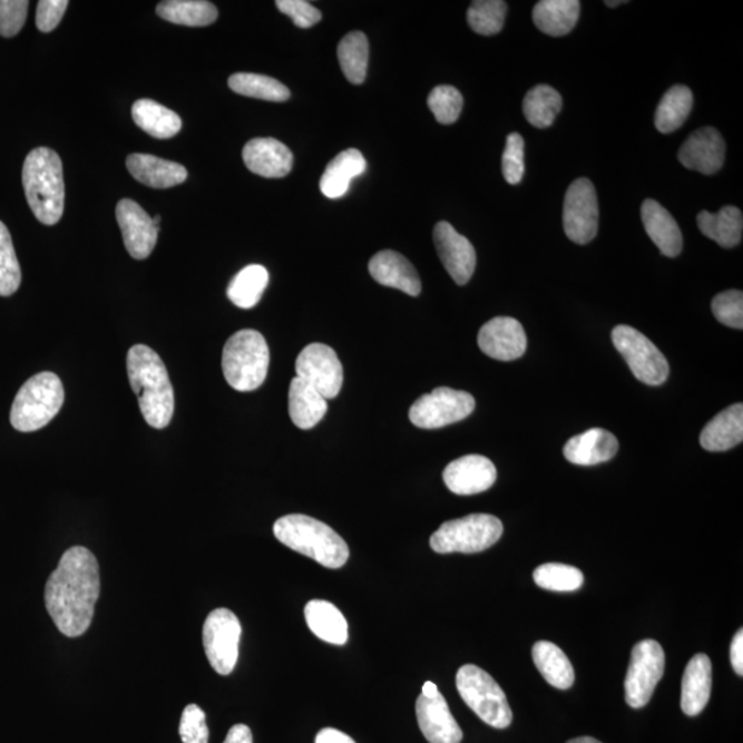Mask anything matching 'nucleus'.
<instances>
[{
	"label": "nucleus",
	"instance_id": "f257e3e1",
	"mask_svg": "<svg viewBox=\"0 0 743 743\" xmlns=\"http://www.w3.org/2000/svg\"><path fill=\"white\" fill-rule=\"evenodd\" d=\"M99 594L97 558L85 547L69 548L46 583L47 613L62 635L79 637L90 628Z\"/></svg>",
	"mask_w": 743,
	"mask_h": 743
},
{
	"label": "nucleus",
	"instance_id": "f03ea898",
	"mask_svg": "<svg viewBox=\"0 0 743 743\" xmlns=\"http://www.w3.org/2000/svg\"><path fill=\"white\" fill-rule=\"evenodd\" d=\"M127 372L146 423L157 430L166 429L172 423L175 400L160 355L145 344H136L127 354Z\"/></svg>",
	"mask_w": 743,
	"mask_h": 743
},
{
	"label": "nucleus",
	"instance_id": "7ed1b4c3",
	"mask_svg": "<svg viewBox=\"0 0 743 743\" xmlns=\"http://www.w3.org/2000/svg\"><path fill=\"white\" fill-rule=\"evenodd\" d=\"M22 185L37 219L47 226L58 224L66 203L60 156L49 148L33 149L23 163Z\"/></svg>",
	"mask_w": 743,
	"mask_h": 743
},
{
	"label": "nucleus",
	"instance_id": "20e7f679",
	"mask_svg": "<svg viewBox=\"0 0 743 743\" xmlns=\"http://www.w3.org/2000/svg\"><path fill=\"white\" fill-rule=\"evenodd\" d=\"M273 531L285 547L327 569H341L350 557L348 542L330 526L307 515H285L274 524Z\"/></svg>",
	"mask_w": 743,
	"mask_h": 743
},
{
	"label": "nucleus",
	"instance_id": "39448f33",
	"mask_svg": "<svg viewBox=\"0 0 743 743\" xmlns=\"http://www.w3.org/2000/svg\"><path fill=\"white\" fill-rule=\"evenodd\" d=\"M271 364L266 339L254 330L234 333L222 354V370L226 382L239 393H250L265 382Z\"/></svg>",
	"mask_w": 743,
	"mask_h": 743
},
{
	"label": "nucleus",
	"instance_id": "423d86ee",
	"mask_svg": "<svg viewBox=\"0 0 743 743\" xmlns=\"http://www.w3.org/2000/svg\"><path fill=\"white\" fill-rule=\"evenodd\" d=\"M63 385L52 372L35 374L17 393L11 407L10 421L17 431L43 429L61 411Z\"/></svg>",
	"mask_w": 743,
	"mask_h": 743
},
{
	"label": "nucleus",
	"instance_id": "0eeeda50",
	"mask_svg": "<svg viewBox=\"0 0 743 743\" xmlns=\"http://www.w3.org/2000/svg\"><path fill=\"white\" fill-rule=\"evenodd\" d=\"M456 687L467 706L495 729H507L512 723V711L506 693L488 672L476 665H465L456 675Z\"/></svg>",
	"mask_w": 743,
	"mask_h": 743
},
{
	"label": "nucleus",
	"instance_id": "6e6552de",
	"mask_svg": "<svg viewBox=\"0 0 743 743\" xmlns=\"http://www.w3.org/2000/svg\"><path fill=\"white\" fill-rule=\"evenodd\" d=\"M501 520L489 514H471L449 520L430 538L438 554H477L493 547L502 536Z\"/></svg>",
	"mask_w": 743,
	"mask_h": 743
},
{
	"label": "nucleus",
	"instance_id": "1a4fd4ad",
	"mask_svg": "<svg viewBox=\"0 0 743 743\" xmlns=\"http://www.w3.org/2000/svg\"><path fill=\"white\" fill-rule=\"evenodd\" d=\"M612 339L639 382L648 385L666 382L669 377L668 361L651 339L628 325L614 327Z\"/></svg>",
	"mask_w": 743,
	"mask_h": 743
},
{
	"label": "nucleus",
	"instance_id": "9d476101",
	"mask_svg": "<svg viewBox=\"0 0 743 743\" xmlns=\"http://www.w3.org/2000/svg\"><path fill=\"white\" fill-rule=\"evenodd\" d=\"M242 630L239 619L229 608L209 613L203 627V645L216 674L227 676L236 668Z\"/></svg>",
	"mask_w": 743,
	"mask_h": 743
},
{
	"label": "nucleus",
	"instance_id": "9b49d317",
	"mask_svg": "<svg viewBox=\"0 0 743 743\" xmlns=\"http://www.w3.org/2000/svg\"><path fill=\"white\" fill-rule=\"evenodd\" d=\"M664 669L665 654L659 643L652 639L637 643L625 677V701L630 707L641 710L651 702Z\"/></svg>",
	"mask_w": 743,
	"mask_h": 743
},
{
	"label": "nucleus",
	"instance_id": "f8f14e48",
	"mask_svg": "<svg viewBox=\"0 0 743 743\" xmlns=\"http://www.w3.org/2000/svg\"><path fill=\"white\" fill-rule=\"evenodd\" d=\"M476 409V400L466 391L438 388L420 397L409 409V419L419 429L436 430L459 423Z\"/></svg>",
	"mask_w": 743,
	"mask_h": 743
},
{
	"label": "nucleus",
	"instance_id": "ddd939ff",
	"mask_svg": "<svg viewBox=\"0 0 743 743\" xmlns=\"http://www.w3.org/2000/svg\"><path fill=\"white\" fill-rule=\"evenodd\" d=\"M566 236L576 244H588L598 234L599 204L595 186L587 178L576 179L566 192L564 204Z\"/></svg>",
	"mask_w": 743,
	"mask_h": 743
},
{
	"label": "nucleus",
	"instance_id": "4468645a",
	"mask_svg": "<svg viewBox=\"0 0 743 743\" xmlns=\"http://www.w3.org/2000/svg\"><path fill=\"white\" fill-rule=\"evenodd\" d=\"M296 377L306 380L325 400L341 393L343 366L335 350L323 343H313L302 350L296 360Z\"/></svg>",
	"mask_w": 743,
	"mask_h": 743
},
{
	"label": "nucleus",
	"instance_id": "2eb2a0df",
	"mask_svg": "<svg viewBox=\"0 0 743 743\" xmlns=\"http://www.w3.org/2000/svg\"><path fill=\"white\" fill-rule=\"evenodd\" d=\"M116 218L119 222L126 250L134 260L144 261L156 247L160 226L154 224L151 216L130 198H123L116 207Z\"/></svg>",
	"mask_w": 743,
	"mask_h": 743
},
{
	"label": "nucleus",
	"instance_id": "dca6fc26",
	"mask_svg": "<svg viewBox=\"0 0 743 743\" xmlns=\"http://www.w3.org/2000/svg\"><path fill=\"white\" fill-rule=\"evenodd\" d=\"M434 243L450 277L456 284L466 285L477 266V253L470 239L461 236L448 222H440L434 227Z\"/></svg>",
	"mask_w": 743,
	"mask_h": 743
},
{
	"label": "nucleus",
	"instance_id": "f3484780",
	"mask_svg": "<svg viewBox=\"0 0 743 743\" xmlns=\"http://www.w3.org/2000/svg\"><path fill=\"white\" fill-rule=\"evenodd\" d=\"M478 344L490 359L514 361L525 354L528 338L518 320L496 317L481 327Z\"/></svg>",
	"mask_w": 743,
	"mask_h": 743
},
{
	"label": "nucleus",
	"instance_id": "a211bd4d",
	"mask_svg": "<svg viewBox=\"0 0 743 743\" xmlns=\"http://www.w3.org/2000/svg\"><path fill=\"white\" fill-rule=\"evenodd\" d=\"M497 470L485 456L468 454L456 459L443 471V482L454 495L482 493L493 487Z\"/></svg>",
	"mask_w": 743,
	"mask_h": 743
},
{
	"label": "nucleus",
	"instance_id": "6ab92c4d",
	"mask_svg": "<svg viewBox=\"0 0 743 743\" xmlns=\"http://www.w3.org/2000/svg\"><path fill=\"white\" fill-rule=\"evenodd\" d=\"M725 160V143L713 127L700 128L690 136L678 151L684 167L705 175L721 172Z\"/></svg>",
	"mask_w": 743,
	"mask_h": 743
},
{
	"label": "nucleus",
	"instance_id": "aec40b11",
	"mask_svg": "<svg viewBox=\"0 0 743 743\" xmlns=\"http://www.w3.org/2000/svg\"><path fill=\"white\" fill-rule=\"evenodd\" d=\"M417 717L421 733L430 743H460L463 741V731L456 722L441 693L432 698L420 695L417 701Z\"/></svg>",
	"mask_w": 743,
	"mask_h": 743
},
{
	"label": "nucleus",
	"instance_id": "412c9836",
	"mask_svg": "<svg viewBox=\"0 0 743 743\" xmlns=\"http://www.w3.org/2000/svg\"><path fill=\"white\" fill-rule=\"evenodd\" d=\"M243 159L251 173L263 178H284L294 166V155L274 138L251 139L244 146Z\"/></svg>",
	"mask_w": 743,
	"mask_h": 743
},
{
	"label": "nucleus",
	"instance_id": "4be33fe9",
	"mask_svg": "<svg viewBox=\"0 0 743 743\" xmlns=\"http://www.w3.org/2000/svg\"><path fill=\"white\" fill-rule=\"evenodd\" d=\"M370 273L379 284L405 292L409 296H419L421 292L417 268L395 251H380L374 255L370 262Z\"/></svg>",
	"mask_w": 743,
	"mask_h": 743
},
{
	"label": "nucleus",
	"instance_id": "5701e85b",
	"mask_svg": "<svg viewBox=\"0 0 743 743\" xmlns=\"http://www.w3.org/2000/svg\"><path fill=\"white\" fill-rule=\"evenodd\" d=\"M618 452L617 438L604 429H590L573 437L565 444L564 454L577 466H596L612 460Z\"/></svg>",
	"mask_w": 743,
	"mask_h": 743
},
{
	"label": "nucleus",
	"instance_id": "b1692460",
	"mask_svg": "<svg viewBox=\"0 0 743 743\" xmlns=\"http://www.w3.org/2000/svg\"><path fill=\"white\" fill-rule=\"evenodd\" d=\"M712 693V663L705 654L694 655L684 671L682 681V711L697 716L705 710Z\"/></svg>",
	"mask_w": 743,
	"mask_h": 743
},
{
	"label": "nucleus",
	"instance_id": "393cba45",
	"mask_svg": "<svg viewBox=\"0 0 743 743\" xmlns=\"http://www.w3.org/2000/svg\"><path fill=\"white\" fill-rule=\"evenodd\" d=\"M642 221L648 237L657 245L661 254L676 257L683 250V236L681 227L674 216L669 214L658 202L648 198L642 204Z\"/></svg>",
	"mask_w": 743,
	"mask_h": 743
},
{
	"label": "nucleus",
	"instance_id": "a878e982",
	"mask_svg": "<svg viewBox=\"0 0 743 743\" xmlns=\"http://www.w3.org/2000/svg\"><path fill=\"white\" fill-rule=\"evenodd\" d=\"M128 172L138 183L155 189H168L184 184L187 178L183 164L164 160L160 157L133 154L126 160Z\"/></svg>",
	"mask_w": 743,
	"mask_h": 743
},
{
	"label": "nucleus",
	"instance_id": "bb28decb",
	"mask_svg": "<svg viewBox=\"0 0 743 743\" xmlns=\"http://www.w3.org/2000/svg\"><path fill=\"white\" fill-rule=\"evenodd\" d=\"M743 441V405L734 403L716 414L702 430L700 442L710 452H725Z\"/></svg>",
	"mask_w": 743,
	"mask_h": 743
},
{
	"label": "nucleus",
	"instance_id": "cd10ccee",
	"mask_svg": "<svg viewBox=\"0 0 743 743\" xmlns=\"http://www.w3.org/2000/svg\"><path fill=\"white\" fill-rule=\"evenodd\" d=\"M289 402L292 423L302 430L313 429L327 411L325 398L306 380L297 377L292 379Z\"/></svg>",
	"mask_w": 743,
	"mask_h": 743
},
{
	"label": "nucleus",
	"instance_id": "c85d7f7f",
	"mask_svg": "<svg viewBox=\"0 0 743 743\" xmlns=\"http://www.w3.org/2000/svg\"><path fill=\"white\" fill-rule=\"evenodd\" d=\"M366 169V160L359 149H346L327 164L320 189L327 198H339L346 195L351 180L360 177Z\"/></svg>",
	"mask_w": 743,
	"mask_h": 743
},
{
	"label": "nucleus",
	"instance_id": "c756f323",
	"mask_svg": "<svg viewBox=\"0 0 743 743\" xmlns=\"http://www.w3.org/2000/svg\"><path fill=\"white\" fill-rule=\"evenodd\" d=\"M310 630L321 641L343 646L349 641V624L341 610L331 602L310 600L304 607Z\"/></svg>",
	"mask_w": 743,
	"mask_h": 743
},
{
	"label": "nucleus",
	"instance_id": "7c9ffc66",
	"mask_svg": "<svg viewBox=\"0 0 743 743\" xmlns=\"http://www.w3.org/2000/svg\"><path fill=\"white\" fill-rule=\"evenodd\" d=\"M580 10L578 0H541L535 6L534 21L549 37H565L576 27Z\"/></svg>",
	"mask_w": 743,
	"mask_h": 743
},
{
	"label": "nucleus",
	"instance_id": "2f4dec72",
	"mask_svg": "<svg viewBox=\"0 0 743 743\" xmlns=\"http://www.w3.org/2000/svg\"><path fill=\"white\" fill-rule=\"evenodd\" d=\"M697 222L701 233L723 248H734L742 242L743 216L740 208L725 206L716 214L701 211Z\"/></svg>",
	"mask_w": 743,
	"mask_h": 743
},
{
	"label": "nucleus",
	"instance_id": "473e14b6",
	"mask_svg": "<svg viewBox=\"0 0 743 743\" xmlns=\"http://www.w3.org/2000/svg\"><path fill=\"white\" fill-rule=\"evenodd\" d=\"M131 115L140 130L154 138H173L183 128V120L174 110L151 99H139L133 105Z\"/></svg>",
	"mask_w": 743,
	"mask_h": 743
},
{
	"label": "nucleus",
	"instance_id": "72a5a7b5",
	"mask_svg": "<svg viewBox=\"0 0 743 743\" xmlns=\"http://www.w3.org/2000/svg\"><path fill=\"white\" fill-rule=\"evenodd\" d=\"M537 669L547 683L559 690H569L575 684V669L567 655L551 642H537L534 652Z\"/></svg>",
	"mask_w": 743,
	"mask_h": 743
},
{
	"label": "nucleus",
	"instance_id": "f704fd0d",
	"mask_svg": "<svg viewBox=\"0 0 743 743\" xmlns=\"http://www.w3.org/2000/svg\"><path fill=\"white\" fill-rule=\"evenodd\" d=\"M156 11L163 20L185 27H207L218 19V9L206 0H167Z\"/></svg>",
	"mask_w": 743,
	"mask_h": 743
},
{
	"label": "nucleus",
	"instance_id": "c9c22d12",
	"mask_svg": "<svg viewBox=\"0 0 743 743\" xmlns=\"http://www.w3.org/2000/svg\"><path fill=\"white\" fill-rule=\"evenodd\" d=\"M694 97L692 90L686 86H674L665 92L655 113V127L663 134L677 130L692 114Z\"/></svg>",
	"mask_w": 743,
	"mask_h": 743
},
{
	"label": "nucleus",
	"instance_id": "e433bc0d",
	"mask_svg": "<svg viewBox=\"0 0 743 743\" xmlns=\"http://www.w3.org/2000/svg\"><path fill=\"white\" fill-rule=\"evenodd\" d=\"M338 58L350 84H364L370 62V43L366 35L359 31L348 33L338 46Z\"/></svg>",
	"mask_w": 743,
	"mask_h": 743
},
{
	"label": "nucleus",
	"instance_id": "4c0bfd02",
	"mask_svg": "<svg viewBox=\"0 0 743 743\" xmlns=\"http://www.w3.org/2000/svg\"><path fill=\"white\" fill-rule=\"evenodd\" d=\"M268 284V272L261 265L239 271L227 286V297L239 309H253L262 300Z\"/></svg>",
	"mask_w": 743,
	"mask_h": 743
},
{
	"label": "nucleus",
	"instance_id": "58836bf2",
	"mask_svg": "<svg viewBox=\"0 0 743 743\" xmlns=\"http://www.w3.org/2000/svg\"><path fill=\"white\" fill-rule=\"evenodd\" d=\"M560 94L551 86L538 85L524 99L526 120L537 128H547L554 125L561 110Z\"/></svg>",
	"mask_w": 743,
	"mask_h": 743
},
{
	"label": "nucleus",
	"instance_id": "ea45409f",
	"mask_svg": "<svg viewBox=\"0 0 743 743\" xmlns=\"http://www.w3.org/2000/svg\"><path fill=\"white\" fill-rule=\"evenodd\" d=\"M229 87L239 96L263 99V101L285 102L291 97L289 87L265 75H233L229 78Z\"/></svg>",
	"mask_w": 743,
	"mask_h": 743
},
{
	"label": "nucleus",
	"instance_id": "a19ab883",
	"mask_svg": "<svg viewBox=\"0 0 743 743\" xmlns=\"http://www.w3.org/2000/svg\"><path fill=\"white\" fill-rule=\"evenodd\" d=\"M507 9L502 0H477L467 11V21L473 32L490 37L505 27Z\"/></svg>",
	"mask_w": 743,
	"mask_h": 743
},
{
	"label": "nucleus",
	"instance_id": "79ce46f5",
	"mask_svg": "<svg viewBox=\"0 0 743 743\" xmlns=\"http://www.w3.org/2000/svg\"><path fill=\"white\" fill-rule=\"evenodd\" d=\"M538 587L554 593H575L583 587L584 575L577 567L561 564H546L534 573Z\"/></svg>",
	"mask_w": 743,
	"mask_h": 743
},
{
	"label": "nucleus",
	"instance_id": "37998d69",
	"mask_svg": "<svg viewBox=\"0 0 743 743\" xmlns=\"http://www.w3.org/2000/svg\"><path fill=\"white\" fill-rule=\"evenodd\" d=\"M21 284V267L8 227L0 222V296L13 295Z\"/></svg>",
	"mask_w": 743,
	"mask_h": 743
},
{
	"label": "nucleus",
	"instance_id": "c03bdc74",
	"mask_svg": "<svg viewBox=\"0 0 743 743\" xmlns=\"http://www.w3.org/2000/svg\"><path fill=\"white\" fill-rule=\"evenodd\" d=\"M429 108L441 125H453L463 110L465 99L453 86H437L427 99Z\"/></svg>",
	"mask_w": 743,
	"mask_h": 743
},
{
	"label": "nucleus",
	"instance_id": "a18cd8bd",
	"mask_svg": "<svg viewBox=\"0 0 743 743\" xmlns=\"http://www.w3.org/2000/svg\"><path fill=\"white\" fill-rule=\"evenodd\" d=\"M712 312L718 323L742 330L743 327V294L742 291L731 290L713 297Z\"/></svg>",
	"mask_w": 743,
	"mask_h": 743
},
{
	"label": "nucleus",
	"instance_id": "49530a36",
	"mask_svg": "<svg viewBox=\"0 0 743 743\" xmlns=\"http://www.w3.org/2000/svg\"><path fill=\"white\" fill-rule=\"evenodd\" d=\"M502 175L510 185L522 183L525 175V140L518 133L507 138L505 154H502Z\"/></svg>",
	"mask_w": 743,
	"mask_h": 743
},
{
	"label": "nucleus",
	"instance_id": "de8ad7c7",
	"mask_svg": "<svg viewBox=\"0 0 743 743\" xmlns=\"http://www.w3.org/2000/svg\"><path fill=\"white\" fill-rule=\"evenodd\" d=\"M179 735L184 743H208L206 713L201 706L190 704L185 707L180 717Z\"/></svg>",
	"mask_w": 743,
	"mask_h": 743
},
{
	"label": "nucleus",
	"instance_id": "09e8293b",
	"mask_svg": "<svg viewBox=\"0 0 743 743\" xmlns=\"http://www.w3.org/2000/svg\"><path fill=\"white\" fill-rule=\"evenodd\" d=\"M27 0H0V37L13 38L27 21Z\"/></svg>",
	"mask_w": 743,
	"mask_h": 743
},
{
	"label": "nucleus",
	"instance_id": "8fccbe9b",
	"mask_svg": "<svg viewBox=\"0 0 743 743\" xmlns=\"http://www.w3.org/2000/svg\"><path fill=\"white\" fill-rule=\"evenodd\" d=\"M276 4L281 13L289 16L300 28H312L323 19L321 11L304 0H277Z\"/></svg>",
	"mask_w": 743,
	"mask_h": 743
},
{
	"label": "nucleus",
	"instance_id": "3c124183",
	"mask_svg": "<svg viewBox=\"0 0 743 743\" xmlns=\"http://www.w3.org/2000/svg\"><path fill=\"white\" fill-rule=\"evenodd\" d=\"M67 0H40L37 10V27L40 32H51L61 22L68 9Z\"/></svg>",
	"mask_w": 743,
	"mask_h": 743
},
{
	"label": "nucleus",
	"instance_id": "603ef678",
	"mask_svg": "<svg viewBox=\"0 0 743 743\" xmlns=\"http://www.w3.org/2000/svg\"><path fill=\"white\" fill-rule=\"evenodd\" d=\"M731 665H733L736 675H743V630L734 636L730 651Z\"/></svg>",
	"mask_w": 743,
	"mask_h": 743
},
{
	"label": "nucleus",
	"instance_id": "864d4df0",
	"mask_svg": "<svg viewBox=\"0 0 743 743\" xmlns=\"http://www.w3.org/2000/svg\"><path fill=\"white\" fill-rule=\"evenodd\" d=\"M224 743H254L253 733H251L248 725H233Z\"/></svg>",
	"mask_w": 743,
	"mask_h": 743
},
{
	"label": "nucleus",
	"instance_id": "5fc2aeb1",
	"mask_svg": "<svg viewBox=\"0 0 743 743\" xmlns=\"http://www.w3.org/2000/svg\"><path fill=\"white\" fill-rule=\"evenodd\" d=\"M315 743H355L349 735L335 729L321 730L315 736Z\"/></svg>",
	"mask_w": 743,
	"mask_h": 743
},
{
	"label": "nucleus",
	"instance_id": "6e6d98bb",
	"mask_svg": "<svg viewBox=\"0 0 743 743\" xmlns=\"http://www.w3.org/2000/svg\"><path fill=\"white\" fill-rule=\"evenodd\" d=\"M440 693L438 692V687L436 686L434 683L432 682H426L423 686V692H421V695H424L427 698H432L436 697V695Z\"/></svg>",
	"mask_w": 743,
	"mask_h": 743
},
{
	"label": "nucleus",
	"instance_id": "4d7b16f0",
	"mask_svg": "<svg viewBox=\"0 0 743 743\" xmlns=\"http://www.w3.org/2000/svg\"><path fill=\"white\" fill-rule=\"evenodd\" d=\"M567 743H602V742L595 739H590V736H580V739L571 740Z\"/></svg>",
	"mask_w": 743,
	"mask_h": 743
},
{
	"label": "nucleus",
	"instance_id": "13d9d810",
	"mask_svg": "<svg viewBox=\"0 0 743 743\" xmlns=\"http://www.w3.org/2000/svg\"><path fill=\"white\" fill-rule=\"evenodd\" d=\"M624 3H627V2H619V0H617V2H612V0H607V2H605V4L608 6V8H617V6L624 4Z\"/></svg>",
	"mask_w": 743,
	"mask_h": 743
}]
</instances>
